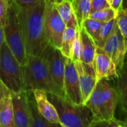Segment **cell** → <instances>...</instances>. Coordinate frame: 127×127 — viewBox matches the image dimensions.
<instances>
[{
    "mask_svg": "<svg viewBox=\"0 0 127 127\" xmlns=\"http://www.w3.org/2000/svg\"><path fill=\"white\" fill-rule=\"evenodd\" d=\"M16 7L27 55L41 56L48 45L43 25L44 0L26 8Z\"/></svg>",
    "mask_w": 127,
    "mask_h": 127,
    "instance_id": "obj_1",
    "label": "cell"
},
{
    "mask_svg": "<svg viewBox=\"0 0 127 127\" xmlns=\"http://www.w3.org/2000/svg\"><path fill=\"white\" fill-rule=\"evenodd\" d=\"M22 67L25 90L41 89L65 97L64 90L54 81L45 61L41 56L27 55Z\"/></svg>",
    "mask_w": 127,
    "mask_h": 127,
    "instance_id": "obj_2",
    "label": "cell"
},
{
    "mask_svg": "<svg viewBox=\"0 0 127 127\" xmlns=\"http://www.w3.org/2000/svg\"><path fill=\"white\" fill-rule=\"evenodd\" d=\"M48 99L55 106L63 127H91L95 121L92 110L84 103H74L65 97L47 92Z\"/></svg>",
    "mask_w": 127,
    "mask_h": 127,
    "instance_id": "obj_3",
    "label": "cell"
},
{
    "mask_svg": "<svg viewBox=\"0 0 127 127\" xmlns=\"http://www.w3.org/2000/svg\"><path fill=\"white\" fill-rule=\"evenodd\" d=\"M118 100L116 89L111 86L107 80L101 79L97 81L84 104L92 110L95 121H98L115 117Z\"/></svg>",
    "mask_w": 127,
    "mask_h": 127,
    "instance_id": "obj_4",
    "label": "cell"
},
{
    "mask_svg": "<svg viewBox=\"0 0 127 127\" xmlns=\"http://www.w3.org/2000/svg\"><path fill=\"white\" fill-rule=\"evenodd\" d=\"M3 28L6 44L18 62L22 66L26 60L27 54L17 16L16 7L10 0H9L8 12Z\"/></svg>",
    "mask_w": 127,
    "mask_h": 127,
    "instance_id": "obj_5",
    "label": "cell"
},
{
    "mask_svg": "<svg viewBox=\"0 0 127 127\" xmlns=\"http://www.w3.org/2000/svg\"><path fill=\"white\" fill-rule=\"evenodd\" d=\"M0 79L12 92L25 90L22 67L10 51L5 41L0 50Z\"/></svg>",
    "mask_w": 127,
    "mask_h": 127,
    "instance_id": "obj_6",
    "label": "cell"
},
{
    "mask_svg": "<svg viewBox=\"0 0 127 127\" xmlns=\"http://www.w3.org/2000/svg\"><path fill=\"white\" fill-rule=\"evenodd\" d=\"M44 31L49 45L60 49L63 35L66 28L53 0H44Z\"/></svg>",
    "mask_w": 127,
    "mask_h": 127,
    "instance_id": "obj_7",
    "label": "cell"
},
{
    "mask_svg": "<svg viewBox=\"0 0 127 127\" xmlns=\"http://www.w3.org/2000/svg\"><path fill=\"white\" fill-rule=\"evenodd\" d=\"M41 57L45 61L50 74L54 81L63 89L66 57L63 54L60 49L49 44L44 49Z\"/></svg>",
    "mask_w": 127,
    "mask_h": 127,
    "instance_id": "obj_8",
    "label": "cell"
},
{
    "mask_svg": "<svg viewBox=\"0 0 127 127\" xmlns=\"http://www.w3.org/2000/svg\"><path fill=\"white\" fill-rule=\"evenodd\" d=\"M63 89L66 99L74 103H83L78 74L74 61L68 57L65 59Z\"/></svg>",
    "mask_w": 127,
    "mask_h": 127,
    "instance_id": "obj_9",
    "label": "cell"
},
{
    "mask_svg": "<svg viewBox=\"0 0 127 127\" xmlns=\"http://www.w3.org/2000/svg\"><path fill=\"white\" fill-rule=\"evenodd\" d=\"M74 63L78 74L81 95L84 103L95 89L98 79L94 63H86L80 60L74 61Z\"/></svg>",
    "mask_w": 127,
    "mask_h": 127,
    "instance_id": "obj_10",
    "label": "cell"
},
{
    "mask_svg": "<svg viewBox=\"0 0 127 127\" xmlns=\"http://www.w3.org/2000/svg\"><path fill=\"white\" fill-rule=\"evenodd\" d=\"M102 49L115 64L117 71L121 67L127 54L123 36L116 25L114 31L104 43Z\"/></svg>",
    "mask_w": 127,
    "mask_h": 127,
    "instance_id": "obj_11",
    "label": "cell"
},
{
    "mask_svg": "<svg viewBox=\"0 0 127 127\" xmlns=\"http://www.w3.org/2000/svg\"><path fill=\"white\" fill-rule=\"evenodd\" d=\"M15 127H30L28 97L26 90L11 93Z\"/></svg>",
    "mask_w": 127,
    "mask_h": 127,
    "instance_id": "obj_12",
    "label": "cell"
},
{
    "mask_svg": "<svg viewBox=\"0 0 127 127\" xmlns=\"http://www.w3.org/2000/svg\"><path fill=\"white\" fill-rule=\"evenodd\" d=\"M93 63L98 80L116 79L118 71L115 64L102 48L97 47Z\"/></svg>",
    "mask_w": 127,
    "mask_h": 127,
    "instance_id": "obj_13",
    "label": "cell"
},
{
    "mask_svg": "<svg viewBox=\"0 0 127 127\" xmlns=\"http://www.w3.org/2000/svg\"><path fill=\"white\" fill-rule=\"evenodd\" d=\"M33 92L37 108L41 115L49 122L58 124L60 127V121L55 106L48 99L47 92L41 89H33Z\"/></svg>",
    "mask_w": 127,
    "mask_h": 127,
    "instance_id": "obj_14",
    "label": "cell"
},
{
    "mask_svg": "<svg viewBox=\"0 0 127 127\" xmlns=\"http://www.w3.org/2000/svg\"><path fill=\"white\" fill-rule=\"evenodd\" d=\"M116 92L118 93V104L127 122V54L121 67L118 70L116 77Z\"/></svg>",
    "mask_w": 127,
    "mask_h": 127,
    "instance_id": "obj_15",
    "label": "cell"
},
{
    "mask_svg": "<svg viewBox=\"0 0 127 127\" xmlns=\"http://www.w3.org/2000/svg\"><path fill=\"white\" fill-rule=\"evenodd\" d=\"M28 106H29V114H30V127H60L58 124H52L47 121L39 112L35 98L31 90H28Z\"/></svg>",
    "mask_w": 127,
    "mask_h": 127,
    "instance_id": "obj_16",
    "label": "cell"
},
{
    "mask_svg": "<svg viewBox=\"0 0 127 127\" xmlns=\"http://www.w3.org/2000/svg\"><path fill=\"white\" fill-rule=\"evenodd\" d=\"M80 35L82 42V56L80 61L86 63H93L97 45L92 37L83 27L80 28Z\"/></svg>",
    "mask_w": 127,
    "mask_h": 127,
    "instance_id": "obj_17",
    "label": "cell"
},
{
    "mask_svg": "<svg viewBox=\"0 0 127 127\" xmlns=\"http://www.w3.org/2000/svg\"><path fill=\"white\" fill-rule=\"evenodd\" d=\"M55 6L65 24L66 27L73 28L74 29H79L78 22L71 5V0H64L61 2H55Z\"/></svg>",
    "mask_w": 127,
    "mask_h": 127,
    "instance_id": "obj_18",
    "label": "cell"
},
{
    "mask_svg": "<svg viewBox=\"0 0 127 127\" xmlns=\"http://www.w3.org/2000/svg\"><path fill=\"white\" fill-rule=\"evenodd\" d=\"M0 127H15L11 96L0 104Z\"/></svg>",
    "mask_w": 127,
    "mask_h": 127,
    "instance_id": "obj_19",
    "label": "cell"
},
{
    "mask_svg": "<svg viewBox=\"0 0 127 127\" xmlns=\"http://www.w3.org/2000/svg\"><path fill=\"white\" fill-rule=\"evenodd\" d=\"M78 25L82 27L83 22L89 17L91 13V0H71Z\"/></svg>",
    "mask_w": 127,
    "mask_h": 127,
    "instance_id": "obj_20",
    "label": "cell"
},
{
    "mask_svg": "<svg viewBox=\"0 0 127 127\" xmlns=\"http://www.w3.org/2000/svg\"><path fill=\"white\" fill-rule=\"evenodd\" d=\"M79 29H74L73 28L66 27L64 31L60 51L65 57H68V58L71 57V51H72L73 44L75 40L77 31Z\"/></svg>",
    "mask_w": 127,
    "mask_h": 127,
    "instance_id": "obj_21",
    "label": "cell"
},
{
    "mask_svg": "<svg viewBox=\"0 0 127 127\" xmlns=\"http://www.w3.org/2000/svg\"><path fill=\"white\" fill-rule=\"evenodd\" d=\"M116 25H117L116 19H113L109 22H106L103 23V25L100 28L99 34L95 41L97 47L100 48H103V46L104 43L106 42V41L107 40V39L110 36V35L114 31Z\"/></svg>",
    "mask_w": 127,
    "mask_h": 127,
    "instance_id": "obj_22",
    "label": "cell"
},
{
    "mask_svg": "<svg viewBox=\"0 0 127 127\" xmlns=\"http://www.w3.org/2000/svg\"><path fill=\"white\" fill-rule=\"evenodd\" d=\"M103 23V22L89 17L86 20H84V22H83L82 27L92 37L94 41H95V39H97L99 34V32H100V30Z\"/></svg>",
    "mask_w": 127,
    "mask_h": 127,
    "instance_id": "obj_23",
    "label": "cell"
},
{
    "mask_svg": "<svg viewBox=\"0 0 127 127\" xmlns=\"http://www.w3.org/2000/svg\"><path fill=\"white\" fill-rule=\"evenodd\" d=\"M115 19L118 28L123 36L125 47L127 48V8L119 10Z\"/></svg>",
    "mask_w": 127,
    "mask_h": 127,
    "instance_id": "obj_24",
    "label": "cell"
},
{
    "mask_svg": "<svg viewBox=\"0 0 127 127\" xmlns=\"http://www.w3.org/2000/svg\"><path fill=\"white\" fill-rule=\"evenodd\" d=\"M118 11H116L115 9H113L112 7L105 8L96 12H94L89 15V18H92L95 19H97L98 21L106 22H109L113 19H115L117 16Z\"/></svg>",
    "mask_w": 127,
    "mask_h": 127,
    "instance_id": "obj_25",
    "label": "cell"
},
{
    "mask_svg": "<svg viewBox=\"0 0 127 127\" xmlns=\"http://www.w3.org/2000/svg\"><path fill=\"white\" fill-rule=\"evenodd\" d=\"M91 127H127V122L118 120L114 117L108 120L95 121Z\"/></svg>",
    "mask_w": 127,
    "mask_h": 127,
    "instance_id": "obj_26",
    "label": "cell"
},
{
    "mask_svg": "<svg viewBox=\"0 0 127 127\" xmlns=\"http://www.w3.org/2000/svg\"><path fill=\"white\" fill-rule=\"evenodd\" d=\"M82 56V42L80 35V29L77 31L75 40L73 44L72 51H71V59L73 61L80 60Z\"/></svg>",
    "mask_w": 127,
    "mask_h": 127,
    "instance_id": "obj_27",
    "label": "cell"
},
{
    "mask_svg": "<svg viewBox=\"0 0 127 127\" xmlns=\"http://www.w3.org/2000/svg\"><path fill=\"white\" fill-rule=\"evenodd\" d=\"M111 4L107 0H91V13L110 7Z\"/></svg>",
    "mask_w": 127,
    "mask_h": 127,
    "instance_id": "obj_28",
    "label": "cell"
},
{
    "mask_svg": "<svg viewBox=\"0 0 127 127\" xmlns=\"http://www.w3.org/2000/svg\"><path fill=\"white\" fill-rule=\"evenodd\" d=\"M9 8V0H0V25L4 27Z\"/></svg>",
    "mask_w": 127,
    "mask_h": 127,
    "instance_id": "obj_29",
    "label": "cell"
},
{
    "mask_svg": "<svg viewBox=\"0 0 127 127\" xmlns=\"http://www.w3.org/2000/svg\"><path fill=\"white\" fill-rule=\"evenodd\" d=\"M12 91L0 79V104L7 97L11 96Z\"/></svg>",
    "mask_w": 127,
    "mask_h": 127,
    "instance_id": "obj_30",
    "label": "cell"
},
{
    "mask_svg": "<svg viewBox=\"0 0 127 127\" xmlns=\"http://www.w3.org/2000/svg\"><path fill=\"white\" fill-rule=\"evenodd\" d=\"M13 2L18 7L20 8H26L35 4L36 2L42 0H10Z\"/></svg>",
    "mask_w": 127,
    "mask_h": 127,
    "instance_id": "obj_31",
    "label": "cell"
},
{
    "mask_svg": "<svg viewBox=\"0 0 127 127\" xmlns=\"http://www.w3.org/2000/svg\"><path fill=\"white\" fill-rule=\"evenodd\" d=\"M122 1H123V0H113L112 3L111 4V7L113 9H115L116 11H118L119 10L121 9Z\"/></svg>",
    "mask_w": 127,
    "mask_h": 127,
    "instance_id": "obj_32",
    "label": "cell"
},
{
    "mask_svg": "<svg viewBox=\"0 0 127 127\" xmlns=\"http://www.w3.org/2000/svg\"><path fill=\"white\" fill-rule=\"evenodd\" d=\"M5 41V37H4V28L3 27L0 25V50L2 46V44Z\"/></svg>",
    "mask_w": 127,
    "mask_h": 127,
    "instance_id": "obj_33",
    "label": "cell"
},
{
    "mask_svg": "<svg viewBox=\"0 0 127 127\" xmlns=\"http://www.w3.org/2000/svg\"><path fill=\"white\" fill-rule=\"evenodd\" d=\"M121 8H127V0H123Z\"/></svg>",
    "mask_w": 127,
    "mask_h": 127,
    "instance_id": "obj_34",
    "label": "cell"
},
{
    "mask_svg": "<svg viewBox=\"0 0 127 127\" xmlns=\"http://www.w3.org/2000/svg\"><path fill=\"white\" fill-rule=\"evenodd\" d=\"M53 1H55V2H61V1H63L64 0H53Z\"/></svg>",
    "mask_w": 127,
    "mask_h": 127,
    "instance_id": "obj_35",
    "label": "cell"
},
{
    "mask_svg": "<svg viewBox=\"0 0 127 127\" xmlns=\"http://www.w3.org/2000/svg\"><path fill=\"white\" fill-rule=\"evenodd\" d=\"M107 1H109V3L110 4H112V1H113V0H107Z\"/></svg>",
    "mask_w": 127,
    "mask_h": 127,
    "instance_id": "obj_36",
    "label": "cell"
}]
</instances>
